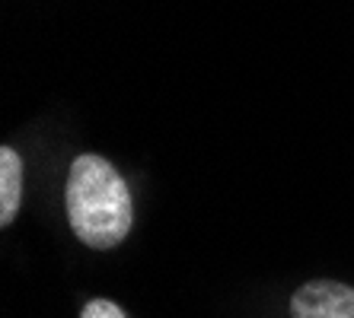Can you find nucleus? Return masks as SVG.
Returning <instances> with one entry per match:
<instances>
[{"label": "nucleus", "mask_w": 354, "mask_h": 318, "mask_svg": "<svg viewBox=\"0 0 354 318\" xmlns=\"http://www.w3.org/2000/svg\"><path fill=\"white\" fill-rule=\"evenodd\" d=\"M67 220L90 248H115L131 232L134 210L128 185L102 156H77L67 172Z\"/></svg>", "instance_id": "nucleus-1"}, {"label": "nucleus", "mask_w": 354, "mask_h": 318, "mask_svg": "<svg viewBox=\"0 0 354 318\" xmlns=\"http://www.w3.org/2000/svg\"><path fill=\"white\" fill-rule=\"evenodd\" d=\"M294 318H354V290L335 280H313L290 299Z\"/></svg>", "instance_id": "nucleus-2"}, {"label": "nucleus", "mask_w": 354, "mask_h": 318, "mask_svg": "<svg viewBox=\"0 0 354 318\" xmlns=\"http://www.w3.org/2000/svg\"><path fill=\"white\" fill-rule=\"evenodd\" d=\"M23 201V159L13 147H0V226H10Z\"/></svg>", "instance_id": "nucleus-3"}, {"label": "nucleus", "mask_w": 354, "mask_h": 318, "mask_svg": "<svg viewBox=\"0 0 354 318\" xmlns=\"http://www.w3.org/2000/svg\"><path fill=\"white\" fill-rule=\"evenodd\" d=\"M80 318H124V312L109 299H93V302H86V309H83Z\"/></svg>", "instance_id": "nucleus-4"}]
</instances>
